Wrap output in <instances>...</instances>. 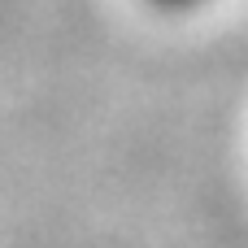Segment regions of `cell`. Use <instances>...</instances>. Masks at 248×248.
Instances as JSON below:
<instances>
[{
    "label": "cell",
    "instance_id": "6da1fadb",
    "mask_svg": "<svg viewBox=\"0 0 248 248\" xmlns=\"http://www.w3.org/2000/svg\"><path fill=\"white\" fill-rule=\"evenodd\" d=\"M148 4H157V9H166V13H192V9H201V4H209V0H148Z\"/></svg>",
    "mask_w": 248,
    "mask_h": 248
}]
</instances>
